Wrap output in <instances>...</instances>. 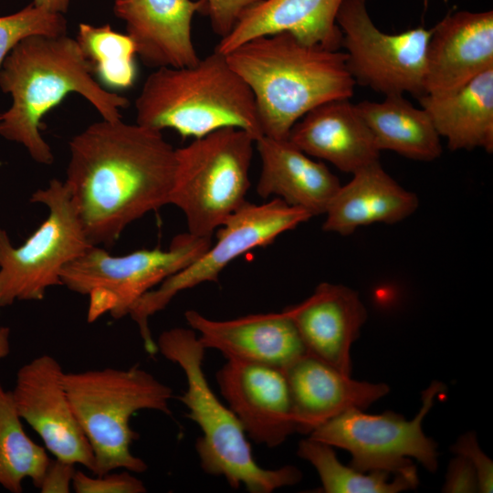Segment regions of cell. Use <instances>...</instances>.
<instances>
[{
	"label": "cell",
	"instance_id": "cell-12",
	"mask_svg": "<svg viewBox=\"0 0 493 493\" xmlns=\"http://www.w3.org/2000/svg\"><path fill=\"white\" fill-rule=\"evenodd\" d=\"M346 65L355 83L387 95L425 94L426 50L431 29L399 34L381 31L371 19L366 0H342L336 16Z\"/></svg>",
	"mask_w": 493,
	"mask_h": 493
},
{
	"label": "cell",
	"instance_id": "cell-1",
	"mask_svg": "<svg viewBox=\"0 0 493 493\" xmlns=\"http://www.w3.org/2000/svg\"><path fill=\"white\" fill-rule=\"evenodd\" d=\"M175 149L162 131L103 120L69 142L65 185L92 246H111L144 215L168 205Z\"/></svg>",
	"mask_w": 493,
	"mask_h": 493
},
{
	"label": "cell",
	"instance_id": "cell-20",
	"mask_svg": "<svg viewBox=\"0 0 493 493\" xmlns=\"http://www.w3.org/2000/svg\"><path fill=\"white\" fill-rule=\"evenodd\" d=\"M288 139L309 156L351 174L380 157L367 124L349 99L313 108L294 124Z\"/></svg>",
	"mask_w": 493,
	"mask_h": 493
},
{
	"label": "cell",
	"instance_id": "cell-27",
	"mask_svg": "<svg viewBox=\"0 0 493 493\" xmlns=\"http://www.w3.org/2000/svg\"><path fill=\"white\" fill-rule=\"evenodd\" d=\"M297 454L317 470L325 493H397L414 489L417 474H392L386 471L360 472L342 465L333 446L308 437L299 443Z\"/></svg>",
	"mask_w": 493,
	"mask_h": 493
},
{
	"label": "cell",
	"instance_id": "cell-15",
	"mask_svg": "<svg viewBox=\"0 0 493 493\" xmlns=\"http://www.w3.org/2000/svg\"><path fill=\"white\" fill-rule=\"evenodd\" d=\"M190 328L205 350L220 351L226 360L286 369L307 353L297 328L284 309L215 320L196 310L184 313Z\"/></svg>",
	"mask_w": 493,
	"mask_h": 493
},
{
	"label": "cell",
	"instance_id": "cell-35",
	"mask_svg": "<svg viewBox=\"0 0 493 493\" xmlns=\"http://www.w3.org/2000/svg\"><path fill=\"white\" fill-rule=\"evenodd\" d=\"M71 0H32V4L52 13L64 14L68 11Z\"/></svg>",
	"mask_w": 493,
	"mask_h": 493
},
{
	"label": "cell",
	"instance_id": "cell-13",
	"mask_svg": "<svg viewBox=\"0 0 493 493\" xmlns=\"http://www.w3.org/2000/svg\"><path fill=\"white\" fill-rule=\"evenodd\" d=\"M64 373L58 360L48 354L33 359L16 373L11 392L14 404L55 458L94 473V455L65 390Z\"/></svg>",
	"mask_w": 493,
	"mask_h": 493
},
{
	"label": "cell",
	"instance_id": "cell-5",
	"mask_svg": "<svg viewBox=\"0 0 493 493\" xmlns=\"http://www.w3.org/2000/svg\"><path fill=\"white\" fill-rule=\"evenodd\" d=\"M156 345L158 351L185 375L187 387L180 400L202 432L195 449L206 474L222 477L232 488L244 487L250 493H271L301 480L302 473L294 466L267 469L256 462L240 421L208 384L203 369L206 350L194 330H167Z\"/></svg>",
	"mask_w": 493,
	"mask_h": 493
},
{
	"label": "cell",
	"instance_id": "cell-24",
	"mask_svg": "<svg viewBox=\"0 0 493 493\" xmlns=\"http://www.w3.org/2000/svg\"><path fill=\"white\" fill-rule=\"evenodd\" d=\"M418 100L450 150L493 152V68L452 91Z\"/></svg>",
	"mask_w": 493,
	"mask_h": 493
},
{
	"label": "cell",
	"instance_id": "cell-29",
	"mask_svg": "<svg viewBox=\"0 0 493 493\" xmlns=\"http://www.w3.org/2000/svg\"><path fill=\"white\" fill-rule=\"evenodd\" d=\"M63 35H67L63 15L41 9L32 3L14 14L0 16V68L9 52L23 39Z\"/></svg>",
	"mask_w": 493,
	"mask_h": 493
},
{
	"label": "cell",
	"instance_id": "cell-11",
	"mask_svg": "<svg viewBox=\"0 0 493 493\" xmlns=\"http://www.w3.org/2000/svg\"><path fill=\"white\" fill-rule=\"evenodd\" d=\"M444 388L443 383L433 381L422 393L418 414L410 421L391 411L369 414L351 408L325 422L309 436L350 452V466L360 472L417 474L411 458L435 472L437 445L424 434L422 421Z\"/></svg>",
	"mask_w": 493,
	"mask_h": 493
},
{
	"label": "cell",
	"instance_id": "cell-21",
	"mask_svg": "<svg viewBox=\"0 0 493 493\" xmlns=\"http://www.w3.org/2000/svg\"><path fill=\"white\" fill-rule=\"evenodd\" d=\"M255 144L261 163L257 185L260 197L276 195L311 216L325 214L341 184L324 163L309 158L288 139L262 135Z\"/></svg>",
	"mask_w": 493,
	"mask_h": 493
},
{
	"label": "cell",
	"instance_id": "cell-26",
	"mask_svg": "<svg viewBox=\"0 0 493 493\" xmlns=\"http://www.w3.org/2000/svg\"><path fill=\"white\" fill-rule=\"evenodd\" d=\"M11 392L0 383V485L12 493L23 490L25 478L39 488L50 462L46 449L24 431Z\"/></svg>",
	"mask_w": 493,
	"mask_h": 493
},
{
	"label": "cell",
	"instance_id": "cell-7",
	"mask_svg": "<svg viewBox=\"0 0 493 493\" xmlns=\"http://www.w3.org/2000/svg\"><path fill=\"white\" fill-rule=\"evenodd\" d=\"M255 138L224 128L175 149L169 204L184 214L190 234L211 237L247 201Z\"/></svg>",
	"mask_w": 493,
	"mask_h": 493
},
{
	"label": "cell",
	"instance_id": "cell-22",
	"mask_svg": "<svg viewBox=\"0 0 493 493\" xmlns=\"http://www.w3.org/2000/svg\"><path fill=\"white\" fill-rule=\"evenodd\" d=\"M342 0H264L249 9L215 50L227 54L246 41L287 32L330 50L341 47L336 16Z\"/></svg>",
	"mask_w": 493,
	"mask_h": 493
},
{
	"label": "cell",
	"instance_id": "cell-16",
	"mask_svg": "<svg viewBox=\"0 0 493 493\" xmlns=\"http://www.w3.org/2000/svg\"><path fill=\"white\" fill-rule=\"evenodd\" d=\"M285 310L307 353L351 375V348L367 320L366 308L355 290L323 282L308 299Z\"/></svg>",
	"mask_w": 493,
	"mask_h": 493
},
{
	"label": "cell",
	"instance_id": "cell-19",
	"mask_svg": "<svg viewBox=\"0 0 493 493\" xmlns=\"http://www.w3.org/2000/svg\"><path fill=\"white\" fill-rule=\"evenodd\" d=\"M296 432L317 427L351 409H364L386 395L389 386L356 381L319 358L305 353L284 369Z\"/></svg>",
	"mask_w": 493,
	"mask_h": 493
},
{
	"label": "cell",
	"instance_id": "cell-23",
	"mask_svg": "<svg viewBox=\"0 0 493 493\" xmlns=\"http://www.w3.org/2000/svg\"><path fill=\"white\" fill-rule=\"evenodd\" d=\"M418 205L417 195L402 187L377 161L340 186L325 212L322 229L348 236L374 223L395 224L414 213Z\"/></svg>",
	"mask_w": 493,
	"mask_h": 493
},
{
	"label": "cell",
	"instance_id": "cell-32",
	"mask_svg": "<svg viewBox=\"0 0 493 493\" xmlns=\"http://www.w3.org/2000/svg\"><path fill=\"white\" fill-rule=\"evenodd\" d=\"M451 450L469 459L476 469L478 480V492H492L493 463L480 449L473 432L461 435L452 446Z\"/></svg>",
	"mask_w": 493,
	"mask_h": 493
},
{
	"label": "cell",
	"instance_id": "cell-14",
	"mask_svg": "<svg viewBox=\"0 0 493 493\" xmlns=\"http://www.w3.org/2000/svg\"><path fill=\"white\" fill-rule=\"evenodd\" d=\"M216 382L228 407L256 443L276 447L296 432L283 369L226 360L216 372Z\"/></svg>",
	"mask_w": 493,
	"mask_h": 493
},
{
	"label": "cell",
	"instance_id": "cell-31",
	"mask_svg": "<svg viewBox=\"0 0 493 493\" xmlns=\"http://www.w3.org/2000/svg\"><path fill=\"white\" fill-rule=\"evenodd\" d=\"M201 5V14L209 18L214 33L220 38L227 36L242 16L264 0H194Z\"/></svg>",
	"mask_w": 493,
	"mask_h": 493
},
{
	"label": "cell",
	"instance_id": "cell-10",
	"mask_svg": "<svg viewBox=\"0 0 493 493\" xmlns=\"http://www.w3.org/2000/svg\"><path fill=\"white\" fill-rule=\"evenodd\" d=\"M312 216L307 211L288 205L279 198L255 205L246 202L220 226L215 244L194 262L169 277L143 295L129 315L138 325L144 348L157 351L149 319L163 309L181 291L207 281H216L232 261L256 247L274 241L282 233L297 227Z\"/></svg>",
	"mask_w": 493,
	"mask_h": 493
},
{
	"label": "cell",
	"instance_id": "cell-3",
	"mask_svg": "<svg viewBox=\"0 0 493 493\" xmlns=\"http://www.w3.org/2000/svg\"><path fill=\"white\" fill-rule=\"evenodd\" d=\"M226 56L252 91L262 135L274 139H288L313 108L350 99L356 84L344 52L287 32L250 39Z\"/></svg>",
	"mask_w": 493,
	"mask_h": 493
},
{
	"label": "cell",
	"instance_id": "cell-34",
	"mask_svg": "<svg viewBox=\"0 0 493 493\" xmlns=\"http://www.w3.org/2000/svg\"><path fill=\"white\" fill-rule=\"evenodd\" d=\"M76 470L73 463L58 458L50 460L38 489L42 493L70 492Z\"/></svg>",
	"mask_w": 493,
	"mask_h": 493
},
{
	"label": "cell",
	"instance_id": "cell-6",
	"mask_svg": "<svg viewBox=\"0 0 493 493\" xmlns=\"http://www.w3.org/2000/svg\"><path fill=\"white\" fill-rule=\"evenodd\" d=\"M63 383L95 458L93 475L118 468L142 473L148 467L131 450L137 434L131 418L138 411L171 414L173 390L139 367L65 372Z\"/></svg>",
	"mask_w": 493,
	"mask_h": 493
},
{
	"label": "cell",
	"instance_id": "cell-4",
	"mask_svg": "<svg viewBox=\"0 0 493 493\" xmlns=\"http://www.w3.org/2000/svg\"><path fill=\"white\" fill-rule=\"evenodd\" d=\"M136 123L198 139L224 128L262 136L255 99L225 54L187 67L155 68L135 100Z\"/></svg>",
	"mask_w": 493,
	"mask_h": 493
},
{
	"label": "cell",
	"instance_id": "cell-28",
	"mask_svg": "<svg viewBox=\"0 0 493 493\" xmlns=\"http://www.w3.org/2000/svg\"><path fill=\"white\" fill-rule=\"evenodd\" d=\"M76 40L101 86L123 90L133 85L137 77V52L127 34L113 30L109 24L80 23Z\"/></svg>",
	"mask_w": 493,
	"mask_h": 493
},
{
	"label": "cell",
	"instance_id": "cell-2",
	"mask_svg": "<svg viewBox=\"0 0 493 493\" xmlns=\"http://www.w3.org/2000/svg\"><path fill=\"white\" fill-rule=\"evenodd\" d=\"M0 89L12 98L0 114V135L23 145L38 163L49 165L54 155L40 133L43 117L70 93L84 97L103 120H121L130 101L106 89L94 78L76 39L33 36L20 41L0 68Z\"/></svg>",
	"mask_w": 493,
	"mask_h": 493
},
{
	"label": "cell",
	"instance_id": "cell-9",
	"mask_svg": "<svg viewBox=\"0 0 493 493\" xmlns=\"http://www.w3.org/2000/svg\"><path fill=\"white\" fill-rule=\"evenodd\" d=\"M30 201L46 205L48 215L23 245L14 246L0 227V308L42 299L47 288L62 285L63 267L92 246L64 182L51 180Z\"/></svg>",
	"mask_w": 493,
	"mask_h": 493
},
{
	"label": "cell",
	"instance_id": "cell-33",
	"mask_svg": "<svg viewBox=\"0 0 493 493\" xmlns=\"http://www.w3.org/2000/svg\"><path fill=\"white\" fill-rule=\"evenodd\" d=\"M443 492L472 493L478 492V480L475 467L469 459L457 455L449 463Z\"/></svg>",
	"mask_w": 493,
	"mask_h": 493
},
{
	"label": "cell",
	"instance_id": "cell-25",
	"mask_svg": "<svg viewBox=\"0 0 493 493\" xmlns=\"http://www.w3.org/2000/svg\"><path fill=\"white\" fill-rule=\"evenodd\" d=\"M355 105L380 152L388 150L423 162L440 157L441 137L429 115L404 95H387L380 102L363 100Z\"/></svg>",
	"mask_w": 493,
	"mask_h": 493
},
{
	"label": "cell",
	"instance_id": "cell-30",
	"mask_svg": "<svg viewBox=\"0 0 493 493\" xmlns=\"http://www.w3.org/2000/svg\"><path fill=\"white\" fill-rule=\"evenodd\" d=\"M94 476H88L77 469L72 481L74 491L77 493H144L147 491L143 482L128 470Z\"/></svg>",
	"mask_w": 493,
	"mask_h": 493
},
{
	"label": "cell",
	"instance_id": "cell-18",
	"mask_svg": "<svg viewBox=\"0 0 493 493\" xmlns=\"http://www.w3.org/2000/svg\"><path fill=\"white\" fill-rule=\"evenodd\" d=\"M201 9L194 0H114L113 5L137 56L154 69L192 66L200 59L193 42L192 21Z\"/></svg>",
	"mask_w": 493,
	"mask_h": 493
},
{
	"label": "cell",
	"instance_id": "cell-17",
	"mask_svg": "<svg viewBox=\"0 0 493 493\" xmlns=\"http://www.w3.org/2000/svg\"><path fill=\"white\" fill-rule=\"evenodd\" d=\"M493 68V12L460 11L431 29L425 94L440 95Z\"/></svg>",
	"mask_w": 493,
	"mask_h": 493
},
{
	"label": "cell",
	"instance_id": "cell-8",
	"mask_svg": "<svg viewBox=\"0 0 493 493\" xmlns=\"http://www.w3.org/2000/svg\"><path fill=\"white\" fill-rule=\"evenodd\" d=\"M212 243L211 237L185 232L175 236L167 250L141 249L119 257L90 246L63 267L61 282L89 297V322L104 314L121 319L143 295L194 262Z\"/></svg>",
	"mask_w": 493,
	"mask_h": 493
}]
</instances>
